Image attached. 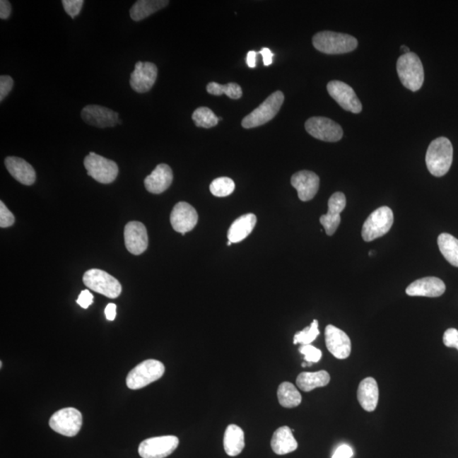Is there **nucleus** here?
Here are the masks:
<instances>
[{
  "label": "nucleus",
  "mask_w": 458,
  "mask_h": 458,
  "mask_svg": "<svg viewBox=\"0 0 458 458\" xmlns=\"http://www.w3.org/2000/svg\"><path fill=\"white\" fill-rule=\"evenodd\" d=\"M106 318L109 321H114L117 316V305L113 303H109L105 309Z\"/></svg>",
  "instance_id": "43"
},
{
  "label": "nucleus",
  "mask_w": 458,
  "mask_h": 458,
  "mask_svg": "<svg viewBox=\"0 0 458 458\" xmlns=\"http://www.w3.org/2000/svg\"><path fill=\"white\" fill-rule=\"evenodd\" d=\"M232 244H233L232 242L228 241V246H230Z\"/></svg>",
  "instance_id": "47"
},
{
  "label": "nucleus",
  "mask_w": 458,
  "mask_h": 458,
  "mask_svg": "<svg viewBox=\"0 0 458 458\" xmlns=\"http://www.w3.org/2000/svg\"><path fill=\"white\" fill-rule=\"evenodd\" d=\"M11 14V3L7 0H1L0 1V18L6 20Z\"/></svg>",
  "instance_id": "42"
},
{
  "label": "nucleus",
  "mask_w": 458,
  "mask_h": 458,
  "mask_svg": "<svg viewBox=\"0 0 458 458\" xmlns=\"http://www.w3.org/2000/svg\"><path fill=\"white\" fill-rule=\"evenodd\" d=\"M353 456V450L348 445H342L334 452L332 458H351Z\"/></svg>",
  "instance_id": "41"
},
{
  "label": "nucleus",
  "mask_w": 458,
  "mask_h": 458,
  "mask_svg": "<svg viewBox=\"0 0 458 458\" xmlns=\"http://www.w3.org/2000/svg\"><path fill=\"white\" fill-rule=\"evenodd\" d=\"M4 164L16 180L24 185H33L36 181V172L31 165L19 157L8 156L4 160Z\"/></svg>",
  "instance_id": "22"
},
{
  "label": "nucleus",
  "mask_w": 458,
  "mask_h": 458,
  "mask_svg": "<svg viewBox=\"0 0 458 458\" xmlns=\"http://www.w3.org/2000/svg\"><path fill=\"white\" fill-rule=\"evenodd\" d=\"M180 440L174 435L153 437L142 441L139 447V456L142 458H165L175 451Z\"/></svg>",
  "instance_id": "10"
},
{
  "label": "nucleus",
  "mask_w": 458,
  "mask_h": 458,
  "mask_svg": "<svg viewBox=\"0 0 458 458\" xmlns=\"http://www.w3.org/2000/svg\"><path fill=\"white\" fill-rule=\"evenodd\" d=\"M158 69L154 63L139 61L131 74L130 86L139 93L150 91L155 83Z\"/></svg>",
  "instance_id": "14"
},
{
  "label": "nucleus",
  "mask_w": 458,
  "mask_h": 458,
  "mask_svg": "<svg viewBox=\"0 0 458 458\" xmlns=\"http://www.w3.org/2000/svg\"><path fill=\"white\" fill-rule=\"evenodd\" d=\"M81 117L87 124L106 129V127H114L118 123L119 114L114 110L97 105H88L85 106L81 112Z\"/></svg>",
  "instance_id": "13"
},
{
  "label": "nucleus",
  "mask_w": 458,
  "mask_h": 458,
  "mask_svg": "<svg viewBox=\"0 0 458 458\" xmlns=\"http://www.w3.org/2000/svg\"><path fill=\"white\" fill-rule=\"evenodd\" d=\"M13 85H14V81H13L11 76H0V101L2 102L6 99V96L11 91Z\"/></svg>",
  "instance_id": "38"
},
{
  "label": "nucleus",
  "mask_w": 458,
  "mask_h": 458,
  "mask_svg": "<svg viewBox=\"0 0 458 458\" xmlns=\"http://www.w3.org/2000/svg\"><path fill=\"white\" fill-rule=\"evenodd\" d=\"M319 334L318 321L313 320L311 325L295 334L294 341L293 342H294L295 345H297V344H300L301 346L311 345Z\"/></svg>",
  "instance_id": "34"
},
{
  "label": "nucleus",
  "mask_w": 458,
  "mask_h": 458,
  "mask_svg": "<svg viewBox=\"0 0 458 458\" xmlns=\"http://www.w3.org/2000/svg\"><path fill=\"white\" fill-rule=\"evenodd\" d=\"M299 351L304 355L305 362L311 366L312 363L319 362L322 358V351L312 345H304L299 348Z\"/></svg>",
  "instance_id": "35"
},
{
  "label": "nucleus",
  "mask_w": 458,
  "mask_h": 458,
  "mask_svg": "<svg viewBox=\"0 0 458 458\" xmlns=\"http://www.w3.org/2000/svg\"><path fill=\"white\" fill-rule=\"evenodd\" d=\"M319 177L310 171H300L291 177V184L298 192L301 201H311L319 189Z\"/></svg>",
  "instance_id": "19"
},
{
  "label": "nucleus",
  "mask_w": 458,
  "mask_h": 458,
  "mask_svg": "<svg viewBox=\"0 0 458 458\" xmlns=\"http://www.w3.org/2000/svg\"><path fill=\"white\" fill-rule=\"evenodd\" d=\"M329 95L341 106L344 110L355 114L362 112L363 105L356 95L353 88L341 81H331L327 85Z\"/></svg>",
  "instance_id": "12"
},
{
  "label": "nucleus",
  "mask_w": 458,
  "mask_h": 458,
  "mask_svg": "<svg viewBox=\"0 0 458 458\" xmlns=\"http://www.w3.org/2000/svg\"><path fill=\"white\" fill-rule=\"evenodd\" d=\"M278 399L279 404L286 409H294L298 406L303 397L295 386L290 382H283L278 386Z\"/></svg>",
  "instance_id": "29"
},
{
  "label": "nucleus",
  "mask_w": 458,
  "mask_h": 458,
  "mask_svg": "<svg viewBox=\"0 0 458 458\" xmlns=\"http://www.w3.org/2000/svg\"><path fill=\"white\" fill-rule=\"evenodd\" d=\"M206 90L212 95L219 96L226 95L233 100L240 99L242 95H243V91H242L241 87L239 84L235 83L222 85L212 82L208 83Z\"/></svg>",
  "instance_id": "31"
},
{
  "label": "nucleus",
  "mask_w": 458,
  "mask_h": 458,
  "mask_svg": "<svg viewBox=\"0 0 458 458\" xmlns=\"http://www.w3.org/2000/svg\"><path fill=\"white\" fill-rule=\"evenodd\" d=\"M257 216L252 213L240 216L228 229V239L232 243H239L247 237L257 224Z\"/></svg>",
  "instance_id": "25"
},
{
  "label": "nucleus",
  "mask_w": 458,
  "mask_h": 458,
  "mask_svg": "<svg viewBox=\"0 0 458 458\" xmlns=\"http://www.w3.org/2000/svg\"><path fill=\"white\" fill-rule=\"evenodd\" d=\"M85 286L110 299H116L122 293V286L117 278L100 269H89L83 278Z\"/></svg>",
  "instance_id": "7"
},
{
  "label": "nucleus",
  "mask_w": 458,
  "mask_h": 458,
  "mask_svg": "<svg viewBox=\"0 0 458 458\" xmlns=\"http://www.w3.org/2000/svg\"><path fill=\"white\" fill-rule=\"evenodd\" d=\"M379 396V387L373 377H366L360 382L358 389V399L365 411H373L376 409Z\"/></svg>",
  "instance_id": "23"
},
{
  "label": "nucleus",
  "mask_w": 458,
  "mask_h": 458,
  "mask_svg": "<svg viewBox=\"0 0 458 458\" xmlns=\"http://www.w3.org/2000/svg\"><path fill=\"white\" fill-rule=\"evenodd\" d=\"M453 147L447 138L433 140L426 153V165L428 171L435 177H442L452 167Z\"/></svg>",
  "instance_id": "1"
},
{
  "label": "nucleus",
  "mask_w": 458,
  "mask_h": 458,
  "mask_svg": "<svg viewBox=\"0 0 458 458\" xmlns=\"http://www.w3.org/2000/svg\"><path fill=\"white\" fill-rule=\"evenodd\" d=\"M271 447L278 455H286L295 452L298 448V443L293 435L290 427L283 426L274 432L271 440Z\"/></svg>",
  "instance_id": "24"
},
{
  "label": "nucleus",
  "mask_w": 458,
  "mask_h": 458,
  "mask_svg": "<svg viewBox=\"0 0 458 458\" xmlns=\"http://www.w3.org/2000/svg\"><path fill=\"white\" fill-rule=\"evenodd\" d=\"M325 342L329 351L337 359L349 358L351 352V342L349 336L343 330L334 325L325 329Z\"/></svg>",
  "instance_id": "16"
},
{
  "label": "nucleus",
  "mask_w": 458,
  "mask_h": 458,
  "mask_svg": "<svg viewBox=\"0 0 458 458\" xmlns=\"http://www.w3.org/2000/svg\"><path fill=\"white\" fill-rule=\"evenodd\" d=\"M15 223V216L8 211L4 202H0V227L2 228L12 226Z\"/></svg>",
  "instance_id": "37"
},
{
  "label": "nucleus",
  "mask_w": 458,
  "mask_h": 458,
  "mask_svg": "<svg viewBox=\"0 0 458 458\" xmlns=\"http://www.w3.org/2000/svg\"><path fill=\"white\" fill-rule=\"evenodd\" d=\"M438 245L447 261L458 267V240L449 233H441L438 237Z\"/></svg>",
  "instance_id": "30"
},
{
  "label": "nucleus",
  "mask_w": 458,
  "mask_h": 458,
  "mask_svg": "<svg viewBox=\"0 0 458 458\" xmlns=\"http://www.w3.org/2000/svg\"><path fill=\"white\" fill-rule=\"evenodd\" d=\"M88 175L100 184H112L117 177L119 168L114 161L90 152L83 161Z\"/></svg>",
  "instance_id": "8"
},
{
  "label": "nucleus",
  "mask_w": 458,
  "mask_h": 458,
  "mask_svg": "<svg viewBox=\"0 0 458 458\" xmlns=\"http://www.w3.org/2000/svg\"><path fill=\"white\" fill-rule=\"evenodd\" d=\"M328 206V213L321 216L320 223L324 228L327 235L332 236L341 224V213L346 206L345 194L341 192L334 193L329 198Z\"/></svg>",
  "instance_id": "18"
},
{
  "label": "nucleus",
  "mask_w": 458,
  "mask_h": 458,
  "mask_svg": "<svg viewBox=\"0 0 458 458\" xmlns=\"http://www.w3.org/2000/svg\"><path fill=\"white\" fill-rule=\"evenodd\" d=\"M125 245L131 254L139 256L148 248V233L142 223L133 221L127 223L124 228Z\"/></svg>",
  "instance_id": "17"
},
{
  "label": "nucleus",
  "mask_w": 458,
  "mask_h": 458,
  "mask_svg": "<svg viewBox=\"0 0 458 458\" xmlns=\"http://www.w3.org/2000/svg\"><path fill=\"white\" fill-rule=\"evenodd\" d=\"M445 291L442 280L435 277L423 278L411 283L406 288V295L410 296L439 297Z\"/></svg>",
  "instance_id": "20"
},
{
  "label": "nucleus",
  "mask_w": 458,
  "mask_h": 458,
  "mask_svg": "<svg viewBox=\"0 0 458 458\" xmlns=\"http://www.w3.org/2000/svg\"><path fill=\"white\" fill-rule=\"evenodd\" d=\"M394 214L388 206H381L372 211L363 224L362 236L364 241L371 242L384 236L392 228Z\"/></svg>",
  "instance_id": "6"
},
{
  "label": "nucleus",
  "mask_w": 458,
  "mask_h": 458,
  "mask_svg": "<svg viewBox=\"0 0 458 458\" xmlns=\"http://www.w3.org/2000/svg\"><path fill=\"white\" fill-rule=\"evenodd\" d=\"M401 49L403 51H404L405 54L410 53V49H409V47H406V46H405V45H402V46L401 47Z\"/></svg>",
  "instance_id": "46"
},
{
  "label": "nucleus",
  "mask_w": 458,
  "mask_h": 458,
  "mask_svg": "<svg viewBox=\"0 0 458 458\" xmlns=\"http://www.w3.org/2000/svg\"><path fill=\"white\" fill-rule=\"evenodd\" d=\"M93 295L91 294V292L85 290L81 292V294L78 296V299L76 300V303H78L81 307L83 309L88 308L89 305L93 304Z\"/></svg>",
  "instance_id": "40"
},
{
  "label": "nucleus",
  "mask_w": 458,
  "mask_h": 458,
  "mask_svg": "<svg viewBox=\"0 0 458 458\" xmlns=\"http://www.w3.org/2000/svg\"><path fill=\"white\" fill-rule=\"evenodd\" d=\"M235 189V182L226 177L216 178L210 185L211 193L216 197L228 196Z\"/></svg>",
  "instance_id": "33"
},
{
  "label": "nucleus",
  "mask_w": 458,
  "mask_h": 458,
  "mask_svg": "<svg viewBox=\"0 0 458 458\" xmlns=\"http://www.w3.org/2000/svg\"><path fill=\"white\" fill-rule=\"evenodd\" d=\"M444 345L447 347L456 348L458 351V330L449 329L445 331L443 336Z\"/></svg>",
  "instance_id": "39"
},
{
  "label": "nucleus",
  "mask_w": 458,
  "mask_h": 458,
  "mask_svg": "<svg viewBox=\"0 0 458 458\" xmlns=\"http://www.w3.org/2000/svg\"><path fill=\"white\" fill-rule=\"evenodd\" d=\"M172 180L171 168L167 164H160L144 180V186L148 192L158 194L165 192L171 186Z\"/></svg>",
  "instance_id": "21"
},
{
  "label": "nucleus",
  "mask_w": 458,
  "mask_h": 458,
  "mask_svg": "<svg viewBox=\"0 0 458 458\" xmlns=\"http://www.w3.org/2000/svg\"><path fill=\"white\" fill-rule=\"evenodd\" d=\"M314 48L327 54L350 53L358 48V42L349 34L324 31L317 33L312 38Z\"/></svg>",
  "instance_id": "2"
},
{
  "label": "nucleus",
  "mask_w": 458,
  "mask_h": 458,
  "mask_svg": "<svg viewBox=\"0 0 458 458\" xmlns=\"http://www.w3.org/2000/svg\"><path fill=\"white\" fill-rule=\"evenodd\" d=\"M259 54L262 55L263 62L266 66H270L273 63L274 54L271 53V51L267 48H263Z\"/></svg>",
  "instance_id": "44"
},
{
  "label": "nucleus",
  "mask_w": 458,
  "mask_h": 458,
  "mask_svg": "<svg viewBox=\"0 0 458 458\" xmlns=\"http://www.w3.org/2000/svg\"><path fill=\"white\" fill-rule=\"evenodd\" d=\"M170 221L174 230L184 235L186 233L193 230L196 226L198 213L189 203L182 201L173 207Z\"/></svg>",
  "instance_id": "15"
},
{
  "label": "nucleus",
  "mask_w": 458,
  "mask_h": 458,
  "mask_svg": "<svg viewBox=\"0 0 458 458\" xmlns=\"http://www.w3.org/2000/svg\"><path fill=\"white\" fill-rule=\"evenodd\" d=\"M283 101V92L276 91L271 93L262 104L242 120V127L247 129H253L273 120L281 108Z\"/></svg>",
  "instance_id": "4"
},
{
  "label": "nucleus",
  "mask_w": 458,
  "mask_h": 458,
  "mask_svg": "<svg viewBox=\"0 0 458 458\" xmlns=\"http://www.w3.org/2000/svg\"><path fill=\"white\" fill-rule=\"evenodd\" d=\"M83 4V0H63L62 1L64 8L71 18H75L76 16L80 14Z\"/></svg>",
  "instance_id": "36"
},
{
  "label": "nucleus",
  "mask_w": 458,
  "mask_h": 458,
  "mask_svg": "<svg viewBox=\"0 0 458 458\" xmlns=\"http://www.w3.org/2000/svg\"><path fill=\"white\" fill-rule=\"evenodd\" d=\"M165 372L164 364L160 360H143L131 370L127 377V385L131 389H139L158 380Z\"/></svg>",
  "instance_id": "5"
},
{
  "label": "nucleus",
  "mask_w": 458,
  "mask_h": 458,
  "mask_svg": "<svg viewBox=\"0 0 458 458\" xmlns=\"http://www.w3.org/2000/svg\"><path fill=\"white\" fill-rule=\"evenodd\" d=\"M329 382L330 375L324 370L301 372L296 379L297 386L305 392H312L316 388L324 387Z\"/></svg>",
  "instance_id": "27"
},
{
  "label": "nucleus",
  "mask_w": 458,
  "mask_h": 458,
  "mask_svg": "<svg viewBox=\"0 0 458 458\" xmlns=\"http://www.w3.org/2000/svg\"><path fill=\"white\" fill-rule=\"evenodd\" d=\"M257 54L256 51H249L247 54V58H246V63L250 68H254L257 66Z\"/></svg>",
  "instance_id": "45"
},
{
  "label": "nucleus",
  "mask_w": 458,
  "mask_h": 458,
  "mask_svg": "<svg viewBox=\"0 0 458 458\" xmlns=\"http://www.w3.org/2000/svg\"><path fill=\"white\" fill-rule=\"evenodd\" d=\"M192 119L195 125L198 127H210L218 125L219 117H216L213 112L207 107H199L194 110Z\"/></svg>",
  "instance_id": "32"
},
{
  "label": "nucleus",
  "mask_w": 458,
  "mask_h": 458,
  "mask_svg": "<svg viewBox=\"0 0 458 458\" xmlns=\"http://www.w3.org/2000/svg\"><path fill=\"white\" fill-rule=\"evenodd\" d=\"M167 0H139L130 8L131 18L140 21L168 6Z\"/></svg>",
  "instance_id": "28"
},
{
  "label": "nucleus",
  "mask_w": 458,
  "mask_h": 458,
  "mask_svg": "<svg viewBox=\"0 0 458 458\" xmlns=\"http://www.w3.org/2000/svg\"><path fill=\"white\" fill-rule=\"evenodd\" d=\"M397 69L403 86L413 92L422 88L424 71L417 54L413 52L402 54L398 59Z\"/></svg>",
  "instance_id": "3"
},
{
  "label": "nucleus",
  "mask_w": 458,
  "mask_h": 458,
  "mask_svg": "<svg viewBox=\"0 0 458 458\" xmlns=\"http://www.w3.org/2000/svg\"><path fill=\"white\" fill-rule=\"evenodd\" d=\"M305 127L310 135L322 141L337 142L343 137L342 127L329 118H310L305 122Z\"/></svg>",
  "instance_id": "11"
},
{
  "label": "nucleus",
  "mask_w": 458,
  "mask_h": 458,
  "mask_svg": "<svg viewBox=\"0 0 458 458\" xmlns=\"http://www.w3.org/2000/svg\"><path fill=\"white\" fill-rule=\"evenodd\" d=\"M225 452L230 457H236L245 447V434L243 430L235 424H230L225 431L223 438Z\"/></svg>",
  "instance_id": "26"
},
{
  "label": "nucleus",
  "mask_w": 458,
  "mask_h": 458,
  "mask_svg": "<svg viewBox=\"0 0 458 458\" xmlns=\"http://www.w3.org/2000/svg\"><path fill=\"white\" fill-rule=\"evenodd\" d=\"M83 425V416L74 407H67L54 413L49 419V426L59 435L74 437Z\"/></svg>",
  "instance_id": "9"
}]
</instances>
